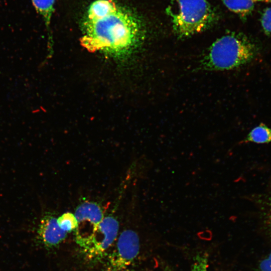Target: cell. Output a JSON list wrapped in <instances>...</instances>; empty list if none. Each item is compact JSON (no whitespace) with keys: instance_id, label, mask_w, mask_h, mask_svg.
Masks as SVG:
<instances>
[{"instance_id":"cell-3","label":"cell","mask_w":271,"mask_h":271,"mask_svg":"<svg viewBox=\"0 0 271 271\" xmlns=\"http://www.w3.org/2000/svg\"><path fill=\"white\" fill-rule=\"evenodd\" d=\"M174 33L180 38L202 32L217 21V14L207 0H170L166 9Z\"/></svg>"},{"instance_id":"cell-1","label":"cell","mask_w":271,"mask_h":271,"mask_svg":"<svg viewBox=\"0 0 271 271\" xmlns=\"http://www.w3.org/2000/svg\"><path fill=\"white\" fill-rule=\"evenodd\" d=\"M82 45L88 50L115 57L134 50L145 37L140 18L113 0H96L89 6L82 23Z\"/></svg>"},{"instance_id":"cell-15","label":"cell","mask_w":271,"mask_h":271,"mask_svg":"<svg viewBox=\"0 0 271 271\" xmlns=\"http://www.w3.org/2000/svg\"><path fill=\"white\" fill-rule=\"evenodd\" d=\"M265 215L267 224L271 230V197L269 201Z\"/></svg>"},{"instance_id":"cell-14","label":"cell","mask_w":271,"mask_h":271,"mask_svg":"<svg viewBox=\"0 0 271 271\" xmlns=\"http://www.w3.org/2000/svg\"><path fill=\"white\" fill-rule=\"evenodd\" d=\"M259 268V271H271V251L261 260Z\"/></svg>"},{"instance_id":"cell-8","label":"cell","mask_w":271,"mask_h":271,"mask_svg":"<svg viewBox=\"0 0 271 271\" xmlns=\"http://www.w3.org/2000/svg\"><path fill=\"white\" fill-rule=\"evenodd\" d=\"M230 11L245 20L252 13L255 3L252 0H221Z\"/></svg>"},{"instance_id":"cell-10","label":"cell","mask_w":271,"mask_h":271,"mask_svg":"<svg viewBox=\"0 0 271 271\" xmlns=\"http://www.w3.org/2000/svg\"><path fill=\"white\" fill-rule=\"evenodd\" d=\"M244 142L257 144L270 143L271 128L263 123H260L250 131Z\"/></svg>"},{"instance_id":"cell-5","label":"cell","mask_w":271,"mask_h":271,"mask_svg":"<svg viewBox=\"0 0 271 271\" xmlns=\"http://www.w3.org/2000/svg\"><path fill=\"white\" fill-rule=\"evenodd\" d=\"M117 239L115 248L108 257L107 271H124L139 253V237L134 231L124 230Z\"/></svg>"},{"instance_id":"cell-11","label":"cell","mask_w":271,"mask_h":271,"mask_svg":"<svg viewBox=\"0 0 271 271\" xmlns=\"http://www.w3.org/2000/svg\"><path fill=\"white\" fill-rule=\"evenodd\" d=\"M59 227L68 232L75 230L78 226V222L74 214L70 212L63 214L57 219Z\"/></svg>"},{"instance_id":"cell-16","label":"cell","mask_w":271,"mask_h":271,"mask_svg":"<svg viewBox=\"0 0 271 271\" xmlns=\"http://www.w3.org/2000/svg\"><path fill=\"white\" fill-rule=\"evenodd\" d=\"M254 2H262L271 4V0H252Z\"/></svg>"},{"instance_id":"cell-9","label":"cell","mask_w":271,"mask_h":271,"mask_svg":"<svg viewBox=\"0 0 271 271\" xmlns=\"http://www.w3.org/2000/svg\"><path fill=\"white\" fill-rule=\"evenodd\" d=\"M32 5L43 19L47 27H49L54 11L55 0H31Z\"/></svg>"},{"instance_id":"cell-17","label":"cell","mask_w":271,"mask_h":271,"mask_svg":"<svg viewBox=\"0 0 271 271\" xmlns=\"http://www.w3.org/2000/svg\"><path fill=\"white\" fill-rule=\"evenodd\" d=\"M165 271H173L171 268L169 267H166Z\"/></svg>"},{"instance_id":"cell-13","label":"cell","mask_w":271,"mask_h":271,"mask_svg":"<svg viewBox=\"0 0 271 271\" xmlns=\"http://www.w3.org/2000/svg\"><path fill=\"white\" fill-rule=\"evenodd\" d=\"M208 259L205 254L197 255L194 259L191 271H207Z\"/></svg>"},{"instance_id":"cell-12","label":"cell","mask_w":271,"mask_h":271,"mask_svg":"<svg viewBox=\"0 0 271 271\" xmlns=\"http://www.w3.org/2000/svg\"><path fill=\"white\" fill-rule=\"evenodd\" d=\"M260 22L265 34L271 38V7L266 8L262 11Z\"/></svg>"},{"instance_id":"cell-4","label":"cell","mask_w":271,"mask_h":271,"mask_svg":"<svg viewBox=\"0 0 271 271\" xmlns=\"http://www.w3.org/2000/svg\"><path fill=\"white\" fill-rule=\"evenodd\" d=\"M119 228L118 222L112 215L104 216L82 249L88 259L100 258L115 241Z\"/></svg>"},{"instance_id":"cell-6","label":"cell","mask_w":271,"mask_h":271,"mask_svg":"<svg viewBox=\"0 0 271 271\" xmlns=\"http://www.w3.org/2000/svg\"><path fill=\"white\" fill-rule=\"evenodd\" d=\"M74 215L78 222L76 241L82 248L103 220L104 213L99 204L86 201L77 206Z\"/></svg>"},{"instance_id":"cell-7","label":"cell","mask_w":271,"mask_h":271,"mask_svg":"<svg viewBox=\"0 0 271 271\" xmlns=\"http://www.w3.org/2000/svg\"><path fill=\"white\" fill-rule=\"evenodd\" d=\"M67 233L59 227L57 219L52 216L43 219L39 230L41 240L48 247L58 245L65 239Z\"/></svg>"},{"instance_id":"cell-2","label":"cell","mask_w":271,"mask_h":271,"mask_svg":"<svg viewBox=\"0 0 271 271\" xmlns=\"http://www.w3.org/2000/svg\"><path fill=\"white\" fill-rule=\"evenodd\" d=\"M259 47L253 40L239 32H230L216 39L201 60L202 66L209 70H230L254 59Z\"/></svg>"}]
</instances>
